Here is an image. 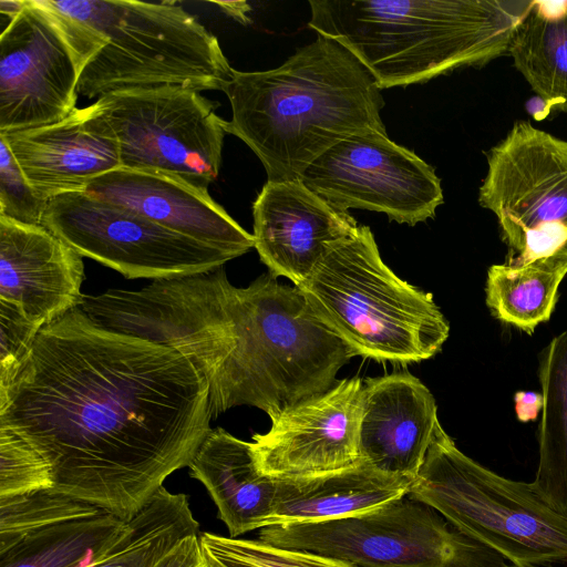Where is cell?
I'll return each mask as SVG.
<instances>
[{
	"instance_id": "23",
	"label": "cell",
	"mask_w": 567,
	"mask_h": 567,
	"mask_svg": "<svg viewBox=\"0 0 567 567\" xmlns=\"http://www.w3.org/2000/svg\"><path fill=\"white\" fill-rule=\"evenodd\" d=\"M508 54L545 107L567 113V1H530Z\"/></svg>"
},
{
	"instance_id": "5",
	"label": "cell",
	"mask_w": 567,
	"mask_h": 567,
	"mask_svg": "<svg viewBox=\"0 0 567 567\" xmlns=\"http://www.w3.org/2000/svg\"><path fill=\"white\" fill-rule=\"evenodd\" d=\"M297 288L352 357L421 362L434 357L450 334L432 295L382 260L369 226L359 225L352 236L333 244Z\"/></svg>"
},
{
	"instance_id": "3",
	"label": "cell",
	"mask_w": 567,
	"mask_h": 567,
	"mask_svg": "<svg viewBox=\"0 0 567 567\" xmlns=\"http://www.w3.org/2000/svg\"><path fill=\"white\" fill-rule=\"evenodd\" d=\"M530 1L311 0L309 28L337 40L381 90L427 82L508 54Z\"/></svg>"
},
{
	"instance_id": "20",
	"label": "cell",
	"mask_w": 567,
	"mask_h": 567,
	"mask_svg": "<svg viewBox=\"0 0 567 567\" xmlns=\"http://www.w3.org/2000/svg\"><path fill=\"white\" fill-rule=\"evenodd\" d=\"M439 422L433 394L414 375L398 372L365 379L359 422L360 461L413 480Z\"/></svg>"
},
{
	"instance_id": "24",
	"label": "cell",
	"mask_w": 567,
	"mask_h": 567,
	"mask_svg": "<svg viewBox=\"0 0 567 567\" xmlns=\"http://www.w3.org/2000/svg\"><path fill=\"white\" fill-rule=\"evenodd\" d=\"M128 526L105 509L29 532L0 549V567H92Z\"/></svg>"
},
{
	"instance_id": "11",
	"label": "cell",
	"mask_w": 567,
	"mask_h": 567,
	"mask_svg": "<svg viewBox=\"0 0 567 567\" xmlns=\"http://www.w3.org/2000/svg\"><path fill=\"white\" fill-rule=\"evenodd\" d=\"M96 102L117 137L122 167L163 173L204 190L217 178L226 121L199 91L134 89Z\"/></svg>"
},
{
	"instance_id": "32",
	"label": "cell",
	"mask_w": 567,
	"mask_h": 567,
	"mask_svg": "<svg viewBox=\"0 0 567 567\" xmlns=\"http://www.w3.org/2000/svg\"><path fill=\"white\" fill-rule=\"evenodd\" d=\"M41 329L17 306L0 300V390L20 373Z\"/></svg>"
},
{
	"instance_id": "28",
	"label": "cell",
	"mask_w": 567,
	"mask_h": 567,
	"mask_svg": "<svg viewBox=\"0 0 567 567\" xmlns=\"http://www.w3.org/2000/svg\"><path fill=\"white\" fill-rule=\"evenodd\" d=\"M103 511L52 488L0 497V549L47 525Z\"/></svg>"
},
{
	"instance_id": "25",
	"label": "cell",
	"mask_w": 567,
	"mask_h": 567,
	"mask_svg": "<svg viewBox=\"0 0 567 567\" xmlns=\"http://www.w3.org/2000/svg\"><path fill=\"white\" fill-rule=\"evenodd\" d=\"M539 381L544 398L539 461L530 485L549 508L567 518V330L544 349Z\"/></svg>"
},
{
	"instance_id": "27",
	"label": "cell",
	"mask_w": 567,
	"mask_h": 567,
	"mask_svg": "<svg viewBox=\"0 0 567 567\" xmlns=\"http://www.w3.org/2000/svg\"><path fill=\"white\" fill-rule=\"evenodd\" d=\"M189 534H199V524L187 496L162 486L128 522L122 538L92 567H152Z\"/></svg>"
},
{
	"instance_id": "34",
	"label": "cell",
	"mask_w": 567,
	"mask_h": 567,
	"mask_svg": "<svg viewBox=\"0 0 567 567\" xmlns=\"http://www.w3.org/2000/svg\"><path fill=\"white\" fill-rule=\"evenodd\" d=\"M152 567H207L199 534H189L181 538Z\"/></svg>"
},
{
	"instance_id": "6",
	"label": "cell",
	"mask_w": 567,
	"mask_h": 567,
	"mask_svg": "<svg viewBox=\"0 0 567 567\" xmlns=\"http://www.w3.org/2000/svg\"><path fill=\"white\" fill-rule=\"evenodd\" d=\"M45 1L101 45L79 80L87 99L158 86L223 91L233 75L217 38L175 2Z\"/></svg>"
},
{
	"instance_id": "13",
	"label": "cell",
	"mask_w": 567,
	"mask_h": 567,
	"mask_svg": "<svg viewBox=\"0 0 567 567\" xmlns=\"http://www.w3.org/2000/svg\"><path fill=\"white\" fill-rule=\"evenodd\" d=\"M258 538L355 567H452L462 533L434 508L406 494L353 516L267 526Z\"/></svg>"
},
{
	"instance_id": "19",
	"label": "cell",
	"mask_w": 567,
	"mask_h": 567,
	"mask_svg": "<svg viewBox=\"0 0 567 567\" xmlns=\"http://www.w3.org/2000/svg\"><path fill=\"white\" fill-rule=\"evenodd\" d=\"M83 192L235 258L255 247L252 234L233 219L208 190L171 175L120 167L91 181Z\"/></svg>"
},
{
	"instance_id": "33",
	"label": "cell",
	"mask_w": 567,
	"mask_h": 567,
	"mask_svg": "<svg viewBox=\"0 0 567 567\" xmlns=\"http://www.w3.org/2000/svg\"><path fill=\"white\" fill-rule=\"evenodd\" d=\"M452 567H515L499 551L462 534L457 558Z\"/></svg>"
},
{
	"instance_id": "31",
	"label": "cell",
	"mask_w": 567,
	"mask_h": 567,
	"mask_svg": "<svg viewBox=\"0 0 567 567\" xmlns=\"http://www.w3.org/2000/svg\"><path fill=\"white\" fill-rule=\"evenodd\" d=\"M48 202L31 187L6 140L0 136V216L39 226Z\"/></svg>"
},
{
	"instance_id": "10",
	"label": "cell",
	"mask_w": 567,
	"mask_h": 567,
	"mask_svg": "<svg viewBox=\"0 0 567 567\" xmlns=\"http://www.w3.org/2000/svg\"><path fill=\"white\" fill-rule=\"evenodd\" d=\"M100 49L45 0H27L0 34V134L66 117L76 109L81 73Z\"/></svg>"
},
{
	"instance_id": "2",
	"label": "cell",
	"mask_w": 567,
	"mask_h": 567,
	"mask_svg": "<svg viewBox=\"0 0 567 567\" xmlns=\"http://www.w3.org/2000/svg\"><path fill=\"white\" fill-rule=\"evenodd\" d=\"M223 92L231 106L226 133L256 154L269 182L300 179L350 135L386 132L373 74L340 42L320 34L275 69H234Z\"/></svg>"
},
{
	"instance_id": "12",
	"label": "cell",
	"mask_w": 567,
	"mask_h": 567,
	"mask_svg": "<svg viewBox=\"0 0 567 567\" xmlns=\"http://www.w3.org/2000/svg\"><path fill=\"white\" fill-rule=\"evenodd\" d=\"M42 226L82 257L127 279H171L216 270L235 257L134 210L72 192L49 199Z\"/></svg>"
},
{
	"instance_id": "35",
	"label": "cell",
	"mask_w": 567,
	"mask_h": 567,
	"mask_svg": "<svg viewBox=\"0 0 567 567\" xmlns=\"http://www.w3.org/2000/svg\"><path fill=\"white\" fill-rule=\"evenodd\" d=\"M515 412L520 422L535 421L540 409H543L544 398L542 393L534 391H518L514 395Z\"/></svg>"
},
{
	"instance_id": "8",
	"label": "cell",
	"mask_w": 567,
	"mask_h": 567,
	"mask_svg": "<svg viewBox=\"0 0 567 567\" xmlns=\"http://www.w3.org/2000/svg\"><path fill=\"white\" fill-rule=\"evenodd\" d=\"M231 288L220 267L153 280L140 290L83 295L78 307L104 329L184 354L207 379L212 404L234 347Z\"/></svg>"
},
{
	"instance_id": "9",
	"label": "cell",
	"mask_w": 567,
	"mask_h": 567,
	"mask_svg": "<svg viewBox=\"0 0 567 567\" xmlns=\"http://www.w3.org/2000/svg\"><path fill=\"white\" fill-rule=\"evenodd\" d=\"M478 203L497 219L505 262L567 257V141L516 122L487 153Z\"/></svg>"
},
{
	"instance_id": "17",
	"label": "cell",
	"mask_w": 567,
	"mask_h": 567,
	"mask_svg": "<svg viewBox=\"0 0 567 567\" xmlns=\"http://www.w3.org/2000/svg\"><path fill=\"white\" fill-rule=\"evenodd\" d=\"M0 136L45 200L83 192L91 181L122 167L117 137L97 102L59 122Z\"/></svg>"
},
{
	"instance_id": "7",
	"label": "cell",
	"mask_w": 567,
	"mask_h": 567,
	"mask_svg": "<svg viewBox=\"0 0 567 567\" xmlns=\"http://www.w3.org/2000/svg\"><path fill=\"white\" fill-rule=\"evenodd\" d=\"M408 494L515 567L567 561V518L549 508L530 483L501 476L461 452L440 422Z\"/></svg>"
},
{
	"instance_id": "4",
	"label": "cell",
	"mask_w": 567,
	"mask_h": 567,
	"mask_svg": "<svg viewBox=\"0 0 567 567\" xmlns=\"http://www.w3.org/2000/svg\"><path fill=\"white\" fill-rule=\"evenodd\" d=\"M230 310L234 347L210 404L213 419L239 405L271 416L329 390L353 358L301 291L270 274L244 288L233 286Z\"/></svg>"
},
{
	"instance_id": "1",
	"label": "cell",
	"mask_w": 567,
	"mask_h": 567,
	"mask_svg": "<svg viewBox=\"0 0 567 567\" xmlns=\"http://www.w3.org/2000/svg\"><path fill=\"white\" fill-rule=\"evenodd\" d=\"M209 384L181 352L95 324H45L0 390V425L49 463L53 488L130 522L210 429Z\"/></svg>"
},
{
	"instance_id": "18",
	"label": "cell",
	"mask_w": 567,
	"mask_h": 567,
	"mask_svg": "<svg viewBox=\"0 0 567 567\" xmlns=\"http://www.w3.org/2000/svg\"><path fill=\"white\" fill-rule=\"evenodd\" d=\"M83 257L42 225L0 216V300L43 328L78 307Z\"/></svg>"
},
{
	"instance_id": "30",
	"label": "cell",
	"mask_w": 567,
	"mask_h": 567,
	"mask_svg": "<svg viewBox=\"0 0 567 567\" xmlns=\"http://www.w3.org/2000/svg\"><path fill=\"white\" fill-rule=\"evenodd\" d=\"M49 463L25 440L0 425V497L53 488Z\"/></svg>"
},
{
	"instance_id": "16",
	"label": "cell",
	"mask_w": 567,
	"mask_h": 567,
	"mask_svg": "<svg viewBox=\"0 0 567 567\" xmlns=\"http://www.w3.org/2000/svg\"><path fill=\"white\" fill-rule=\"evenodd\" d=\"M255 247L275 278L299 287L336 243L359 225L300 179L269 182L252 204Z\"/></svg>"
},
{
	"instance_id": "22",
	"label": "cell",
	"mask_w": 567,
	"mask_h": 567,
	"mask_svg": "<svg viewBox=\"0 0 567 567\" xmlns=\"http://www.w3.org/2000/svg\"><path fill=\"white\" fill-rule=\"evenodd\" d=\"M412 481L384 473L362 461L321 476L278 480L269 526L362 514L406 495Z\"/></svg>"
},
{
	"instance_id": "14",
	"label": "cell",
	"mask_w": 567,
	"mask_h": 567,
	"mask_svg": "<svg viewBox=\"0 0 567 567\" xmlns=\"http://www.w3.org/2000/svg\"><path fill=\"white\" fill-rule=\"evenodd\" d=\"M300 181L340 210L384 213L390 221L409 226L434 218L444 200L435 169L372 128L330 147Z\"/></svg>"
},
{
	"instance_id": "21",
	"label": "cell",
	"mask_w": 567,
	"mask_h": 567,
	"mask_svg": "<svg viewBox=\"0 0 567 567\" xmlns=\"http://www.w3.org/2000/svg\"><path fill=\"white\" fill-rule=\"evenodd\" d=\"M187 467L208 491L229 537L269 526L278 480L258 471L250 442L212 429Z\"/></svg>"
},
{
	"instance_id": "15",
	"label": "cell",
	"mask_w": 567,
	"mask_h": 567,
	"mask_svg": "<svg viewBox=\"0 0 567 567\" xmlns=\"http://www.w3.org/2000/svg\"><path fill=\"white\" fill-rule=\"evenodd\" d=\"M362 388L360 378L343 379L269 416V431L250 442L258 471L301 480L357 465Z\"/></svg>"
},
{
	"instance_id": "29",
	"label": "cell",
	"mask_w": 567,
	"mask_h": 567,
	"mask_svg": "<svg viewBox=\"0 0 567 567\" xmlns=\"http://www.w3.org/2000/svg\"><path fill=\"white\" fill-rule=\"evenodd\" d=\"M207 567H355L318 554L286 549L261 540L199 534Z\"/></svg>"
},
{
	"instance_id": "26",
	"label": "cell",
	"mask_w": 567,
	"mask_h": 567,
	"mask_svg": "<svg viewBox=\"0 0 567 567\" xmlns=\"http://www.w3.org/2000/svg\"><path fill=\"white\" fill-rule=\"evenodd\" d=\"M567 275V257H547L525 265H492L487 270L486 305L498 320L532 334L548 321L558 288Z\"/></svg>"
},
{
	"instance_id": "36",
	"label": "cell",
	"mask_w": 567,
	"mask_h": 567,
	"mask_svg": "<svg viewBox=\"0 0 567 567\" xmlns=\"http://www.w3.org/2000/svg\"><path fill=\"white\" fill-rule=\"evenodd\" d=\"M25 4H27V0H18V1L1 0L0 1L1 17H2V20L6 18L8 19L7 25L23 10Z\"/></svg>"
}]
</instances>
